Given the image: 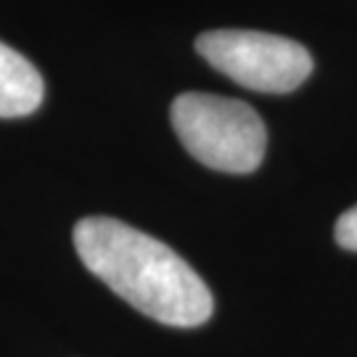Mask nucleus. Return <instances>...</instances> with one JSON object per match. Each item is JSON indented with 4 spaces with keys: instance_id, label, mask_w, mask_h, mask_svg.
I'll list each match as a JSON object with an SVG mask.
<instances>
[{
    "instance_id": "1",
    "label": "nucleus",
    "mask_w": 357,
    "mask_h": 357,
    "mask_svg": "<svg viewBox=\"0 0 357 357\" xmlns=\"http://www.w3.org/2000/svg\"><path fill=\"white\" fill-rule=\"evenodd\" d=\"M82 265L138 312L175 328L212 318L215 299L202 275L167 243L114 217H82L75 225Z\"/></svg>"
},
{
    "instance_id": "2",
    "label": "nucleus",
    "mask_w": 357,
    "mask_h": 357,
    "mask_svg": "<svg viewBox=\"0 0 357 357\" xmlns=\"http://www.w3.org/2000/svg\"><path fill=\"white\" fill-rule=\"evenodd\" d=\"M169 116L196 162L230 175H246L262 165L268 130L249 103L212 93H183L172 101Z\"/></svg>"
},
{
    "instance_id": "3",
    "label": "nucleus",
    "mask_w": 357,
    "mask_h": 357,
    "mask_svg": "<svg viewBox=\"0 0 357 357\" xmlns=\"http://www.w3.org/2000/svg\"><path fill=\"white\" fill-rule=\"evenodd\" d=\"M196 51L217 72L257 93H291L312 72L305 45L268 32L212 29L199 35Z\"/></svg>"
},
{
    "instance_id": "4",
    "label": "nucleus",
    "mask_w": 357,
    "mask_h": 357,
    "mask_svg": "<svg viewBox=\"0 0 357 357\" xmlns=\"http://www.w3.org/2000/svg\"><path fill=\"white\" fill-rule=\"evenodd\" d=\"M45 85L35 64L0 43V119L32 114L43 103Z\"/></svg>"
},
{
    "instance_id": "5",
    "label": "nucleus",
    "mask_w": 357,
    "mask_h": 357,
    "mask_svg": "<svg viewBox=\"0 0 357 357\" xmlns=\"http://www.w3.org/2000/svg\"><path fill=\"white\" fill-rule=\"evenodd\" d=\"M336 243L347 249V252H357V206L347 209L344 215L336 220V228H333Z\"/></svg>"
}]
</instances>
